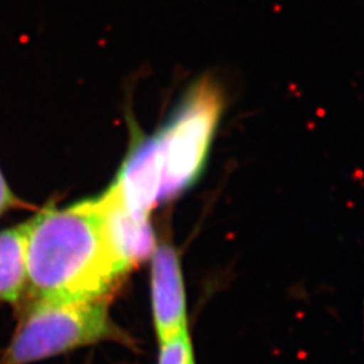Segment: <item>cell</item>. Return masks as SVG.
Returning <instances> with one entry per match:
<instances>
[{"label":"cell","mask_w":364,"mask_h":364,"mask_svg":"<svg viewBox=\"0 0 364 364\" xmlns=\"http://www.w3.org/2000/svg\"><path fill=\"white\" fill-rule=\"evenodd\" d=\"M26 258L33 299H105L129 272L105 239L97 198L31 218Z\"/></svg>","instance_id":"1"},{"label":"cell","mask_w":364,"mask_h":364,"mask_svg":"<svg viewBox=\"0 0 364 364\" xmlns=\"http://www.w3.org/2000/svg\"><path fill=\"white\" fill-rule=\"evenodd\" d=\"M105 299H33L0 364H33L102 341H126Z\"/></svg>","instance_id":"2"},{"label":"cell","mask_w":364,"mask_h":364,"mask_svg":"<svg viewBox=\"0 0 364 364\" xmlns=\"http://www.w3.org/2000/svg\"><path fill=\"white\" fill-rule=\"evenodd\" d=\"M223 109V96L210 81L196 84L166 124L151 136L161 181V201L195 183L204 169Z\"/></svg>","instance_id":"3"},{"label":"cell","mask_w":364,"mask_h":364,"mask_svg":"<svg viewBox=\"0 0 364 364\" xmlns=\"http://www.w3.org/2000/svg\"><path fill=\"white\" fill-rule=\"evenodd\" d=\"M151 311L159 341L178 335L188 326L186 293L178 254L169 245L151 252Z\"/></svg>","instance_id":"4"},{"label":"cell","mask_w":364,"mask_h":364,"mask_svg":"<svg viewBox=\"0 0 364 364\" xmlns=\"http://www.w3.org/2000/svg\"><path fill=\"white\" fill-rule=\"evenodd\" d=\"M28 220L0 231V301L15 304L27 289Z\"/></svg>","instance_id":"5"},{"label":"cell","mask_w":364,"mask_h":364,"mask_svg":"<svg viewBox=\"0 0 364 364\" xmlns=\"http://www.w3.org/2000/svg\"><path fill=\"white\" fill-rule=\"evenodd\" d=\"M158 364H196L189 329L159 341Z\"/></svg>","instance_id":"6"},{"label":"cell","mask_w":364,"mask_h":364,"mask_svg":"<svg viewBox=\"0 0 364 364\" xmlns=\"http://www.w3.org/2000/svg\"><path fill=\"white\" fill-rule=\"evenodd\" d=\"M16 204V198L13 195L11 189L9 188L7 182L4 180L1 171H0V215L11 208Z\"/></svg>","instance_id":"7"}]
</instances>
